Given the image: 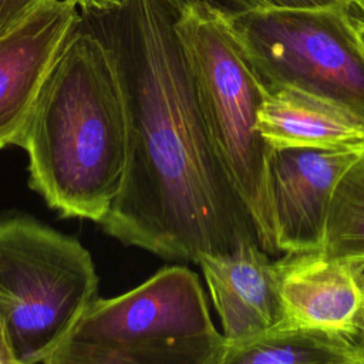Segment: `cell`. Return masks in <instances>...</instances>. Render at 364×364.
<instances>
[{"instance_id": "obj_1", "label": "cell", "mask_w": 364, "mask_h": 364, "mask_svg": "<svg viewBox=\"0 0 364 364\" xmlns=\"http://www.w3.org/2000/svg\"><path fill=\"white\" fill-rule=\"evenodd\" d=\"M80 14V24L109 53L127 115L125 179L100 223L104 232L162 259L195 264L200 253L259 243L210 139L181 11L166 0H128Z\"/></svg>"}, {"instance_id": "obj_2", "label": "cell", "mask_w": 364, "mask_h": 364, "mask_svg": "<svg viewBox=\"0 0 364 364\" xmlns=\"http://www.w3.org/2000/svg\"><path fill=\"white\" fill-rule=\"evenodd\" d=\"M16 145L27 154L31 189L48 208L63 218L104 220L125 179L127 115L109 53L80 23Z\"/></svg>"}, {"instance_id": "obj_3", "label": "cell", "mask_w": 364, "mask_h": 364, "mask_svg": "<svg viewBox=\"0 0 364 364\" xmlns=\"http://www.w3.org/2000/svg\"><path fill=\"white\" fill-rule=\"evenodd\" d=\"M97 299L78 239L23 212L0 215V323L13 364H51Z\"/></svg>"}, {"instance_id": "obj_4", "label": "cell", "mask_w": 364, "mask_h": 364, "mask_svg": "<svg viewBox=\"0 0 364 364\" xmlns=\"http://www.w3.org/2000/svg\"><path fill=\"white\" fill-rule=\"evenodd\" d=\"M223 353L198 274L171 264L98 297L51 364H222Z\"/></svg>"}, {"instance_id": "obj_5", "label": "cell", "mask_w": 364, "mask_h": 364, "mask_svg": "<svg viewBox=\"0 0 364 364\" xmlns=\"http://www.w3.org/2000/svg\"><path fill=\"white\" fill-rule=\"evenodd\" d=\"M179 30L213 146L252 216L260 247L277 255L267 182L269 146L256 127L263 85L228 18L189 10L181 13Z\"/></svg>"}, {"instance_id": "obj_6", "label": "cell", "mask_w": 364, "mask_h": 364, "mask_svg": "<svg viewBox=\"0 0 364 364\" xmlns=\"http://www.w3.org/2000/svg\"><path fill=\"white\" fill-rule=\"evenodd\" d=\"M351 6L259 7L228 21L264 88L296 87L364 114V46Z\"/></svg>"}, {"instance_id": "obj_7", "label": "cell", "mask_w": 364, "mask_h": 364, "mask_svg": "<svg viewBox=\"0 0 364 364\" xmlns=\"http://www.w3.org/2000/svg\"><path fill=\"white\" fill-rule=\"evenodd\" d=\"M357 152L318 148H270L267 182L282 253L323 249L334 191Z\"/></svg>"}, {"instance_id": "obj_8", "label": "cell", "mask_w": 364, "mask_h": 364, "mask_svg": "<svg viewBox=\"0 0 364 364\" xmlns=\"http://www.w3.org/2000/svg\"><path fill=\"white\" fill-rule=\"evenodd\" d=\"M282 304L279 323L361 341L364 260L317 252H287L274 260Z\"/></svg>"}, {"instance_id": "obj_9", "label": "cell", "mask_w": 364, "mask_h": 364, "mask_svg": "<svg viewBox=\"0 0 364 364\" xmlns=\"http://www.w3.org/2000/svg\"><path fill=\"white\" fill-rule=\"evenodd\" d=\"M80 17L75 0H47L0 37V149L16 145L43 82Z\"/></svg>"}, {"instance_id": "obj_10", "label": "cell", "mask_w": 364, "mask_h": 364, "mask_svg": "<svg viewBox=\"0 0 364 364\" xmlns=\"http://www.w3.org/2000/svg\"><path fill=\"white\" fill-rule=\"evenodd\" d=\"M196 264L226 344L250 338L282 320L274 260L257 242H245L226 253H200Z\"/></svg>"}, {"instance_id": "obj_11", "label": "cell", "mask_w": 364, "mask_h": 364, "mask_svg": "<svg viewBox=\"0 0 364 364\" xmlns=\"http://www.w3.org/2000/svg\"><path fill=\"white\" fill-rule=\"evenodd\" d=\"M256 127L270 148L364 152V114L296 87H263Z\"/></svg>"}, {"instance_id": "obj_12", "label": "cell", "mask_w": 364, "mask_h": 364, "mask_svg": "<svg viewBox=\"0 0 364 364\" xmlns=\"http://www.w3.org/2000/svg\"><path fill=\"white\" fill-rule=\"evenodd\" d=\"M222 364H364L358 341L309 327L277 323L226 344Z\"/></svg>"}, {"instance_id": "obj_13", "label": "cell", "mask_w": 364, "mask_h": 364, "mask_svg": "<svg viewBox=\"0 0 364 364\" xmlns=\"http://www.w3.org/2000/svg\"><path fill=\"white\" fill-rule=\"evenodd\" d=\"M320 252L330 257L364 260V152L338 181Z\"/></svg>"}, {"instance_id": "obj_14", "label": "cell", "mask_w": 364, "mask_h": 364, "mask_svg": "<svg viewBox=\"0 0 364 364\" xmlns=\"http://www.w3.org/2000/svg\"><path fill=\"white\" fill-rule=\"evenodd\" d=\"M181 13L189 10H205L219 14L225 18L243 14L246 11L262 7L259 0H166Z\"/></svg>"}, {"instance_id": "obj_15", "label": "cell", "mask_w": 364, "mask_h": 364, "mask_svg": "<svg viewBox=\"0 0 364 364\" xmlns=\"http://www.w3.org/2000/svg\"><path fill=\"white\" fill-rule=\"evenodd\" d=\"M47 0H0V37L6 36Z\"/></svg>"}, {"instance_id": "obj_16", "label": "cell", "mask_w": 364, "mask_h": 364, "mask_svg": "<svg viewBox=\"0 0 364 364\" xmlns=\"http://www.w3.org/2000/svg\"><path fill=\"white\" fill-rule=\"evenodd\" d=\"M266 9H328L350 7L353 0H259Z\"/></svg>"}, {"instance_id": "obj_17", "label": "cell", "mask_w": 364, "mask_h": 364, "mask_svg": "<svg viewBox=\"0 0 364 364\" xmlns=\"http://www.w3.org/2000/svg\"><path fill=\"white\" fill-rule=\"evenodd\" d=\"M80 9H92V10H112L122 7L128 0H75Z\"/></svg>"}, {"instance_id": "obj_18", "label": "cell", "mask_w": 364, "mask_h": 364, "mask_svg": "<svg viewBox=\"0 0 364 364\" xmlns=\"http://www.w3.org/2000/svg\"><path fill=\"white\" fill-rule=\"evenodd\" d=\"M0 364H13V358L4 338L1 323H0Z\"/></svg>"}, {"instance_id": "obj_19", "label": "cell", "mask_w": 364, "mask_h": 364, "mask_svg": "<svg viewBox=\"0 0 364 364\" xmlns=\"http://www.w3.org/2000/svg\"><path fill=\"white\" fill-rule=\"evenodd\" d=\"M351 13H353V18H354V23H355V26H357L360 38H361L363 46H364V14L358 13L353 6H351Z\"/></svg>"}, {"instance_id": "obj_20", "label": "cell", "mask_w": 364, "mask_h": 364, "mask_svg": "<svg viewBox=\"0 0 364 364\" xmlns=\"http://www.w3.org/2000/svg\"><path fill=\"white\" fill-rule=\"evenodd\" d=\"M353 7H354L358 13L364 14V0H353Z\"/></svg>"}, {"instance_id": "obj_21", "label": "cell", "mask_w": 364, "mask_h": 364, "mask_svg": "<svg viewBox=\"0 0 364 364\" xmlns=\"http://www.w3.org/2000/svg\"><path fill=\"white\" fill-rule=\"evenodd\" d=\"M360 346H361V350H363V355H364V336H363V338H361V341H360Z\"/></svg>"}]
</instances>
